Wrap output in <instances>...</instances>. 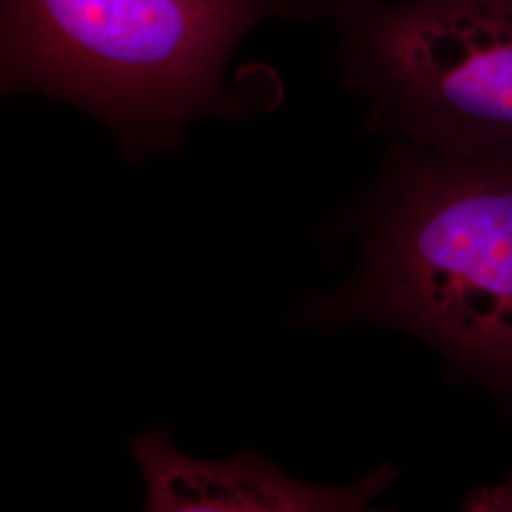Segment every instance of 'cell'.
Returning a JSON list of instances; mask_svg holds the SVG:
<instances>
[{
    "instance_id": "obj_1",
    "label": "cell",
    "mask_w": 512,
    "mask_h": 512,
    "mask_svg": "<svg viewBox=\"0 0 512 512\" xmlns=\"http://www.w3.org/2000/svg\"><path fill=\"white\" fill-rule=\"evenodd\" d=\"M376 213L357 274L311 300V321L406 330L512 395V148L397 143Z\"/></svg>"
},
{
    "instance_id": "obj_4",
    "label": "cell",
    "mask_w": 512,
    "mask_h": 512,
    "mask_svg": "<svg viewBox=\"0 0 512 512\" xmlns=\"http://www.w3.org/2000/svg\"><path fill=\"white\" fill-rule=\"evenodd\" d=\"M131 452L147 480V511H361L395 478L384 465L351 486H311L256 452L224 461L188 458L164 431L137 437Z\"/></svg>"
},
{
    "instance_id": "obj_5",
    "label": "cell",
    "mask_w": 512,
    "mask_h": 512,
    "mask_svg": "<svg viewBox=\"0 0 512 512\" xmlns=\"http://www.w3.org/2000/svg\"><path fill=\"white\" fill-rule=\"evenodd\" d=\"M495 505H499L497 509H512V476L507 486H501V488H495L492 492V501H484L480 503L478 507L480 509H495ZM476 507V509H478Z\"/></svg>"
},
{
    "instance_id": "obj_2",
    "label": "cell",
    "mask_w": 512,
    "mask_h": 512,
    "mask_svg": "<svg viewBox=\"0 0 512 512\" xmlns=\"http://www.w3.org/2000/svg\"><path fill=\"white\" fill-rule=\"evenodd\" d=\"M294 14L289 0H0V71L154 147L228 109L239 44Z\"/></svg>"
},
{
    "instance_id": "obj_3",
    "label": "cell",
    "mask_w": 512,
    "mask_h": 512,
    "mask_svg": "<svg viewBox=\"0 0 512 512\" xmlns=\"http://www.w3.org/2000/svg\"><path fill=\"white\" fill-rule=\"evenodd\" d=\"M329 16L378 131L448 156L512 148V0H342Z\"/></svg>"
}]
</instances>
